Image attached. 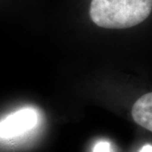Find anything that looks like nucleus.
<instances>
[{
	"instance_id": "obj_1",
	"label": "nucleus",
	"mask_w": 152,
	"mask_h": 152,
	"mask_svg": "<svg viewBox=\"0 0 152 152\" xmlns=\"http://www.w3.org/2000/svg\"><path fill=\"white\" fill-rule=\"evenodd\" d=\"M152 11V0H91L90 15L100 27L125 29L145 20Z\"/></svg>"
},
{
	"instance_id": "obj_3",
	"label": "nucleus",
	"mask_w": 152,
	"mask_h": 152,
	"mask_svg": "<svg viewBox=\"0 0 152 152\" xmlns=\"http://www.w3.org/2000/svg\"><path fill=\"white\" fill-rule=\"evenodd\" d=\"M132 116L136 124L152 133V92L143 95L136 101Z\"/></svg>"
},
{
	"instance_id": "obj_4",
	"label": "nucleus",
	"mask_w": 152,
	"mask_h": 152,
	"mask_svg": "<svg viewBox=\"0 0 152 152\" xmlns=\"http://www.w3.org/2000/svg\"><path fill=\"white\" fill-rule=\"evenodd\" d=\"M92 152H111V145L107 141H100L96 144Z\"/></svg>"
},
{
	"instance_id": "obj_5",
	"label": "nucleus",
	"mask_w": 152,
	"mask_h": 152,
	"mask_svg": "<svg viewBox=\"0 0 152 152\" xmlns=\"http://www.w3.org/2000/svg\"><path fill=\"white\" fill-rule=\"evenodd\" d=\"M140 152H152V145H145L142 147Z\"/></svg>"
},
{
	"instance_id": "obj_2",
	"label": "nucleus",
	"mask_w": 152,
	"mask_h": 152,
	"mask_svg": "<svg viewBox=\"0 0 152 152\" xmlns=\"http://www.w3.org/2000/svg\"><path fill=\"white\" fill-rule=\"evenodd\" d=\"M38 122V113L31 108L20 109L10 114L1 122V139H13L35 128Z\"/></svg>"
}]
</instances>
